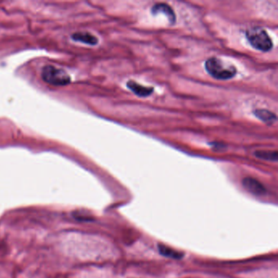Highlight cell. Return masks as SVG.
Listing matches in <instances>:
<instances>
[{
    "mask_svg": "<svg viewBox=\"0 0 278 278\" xmlns=\"http://www.w3.org/2000/svg\"><path fill=\"white\" fill-rule=\"evenodd\" d=\"M257 158L263 160L275 161L277 160V153L276 151H257L254 153Z\"/></svg>",
    "mask_w": 278,
    "mask_h": 278,
    "instance_id": "obj_10",
    "label": "cell"
},
{
    "mask_svg": "<svg viewBox=\"0 0 278 278\" xmlns=\"http://www.w3.org/2000/svg\"><path fill=\"white\" fill-rule=\"evenodd\" d=\"M72 39L77 42L84 43L92 46L98 44V39L89 33H76L72 35Z\"/></svg>",
    "mask_w": 278,
    "mask_h": 278,
    "instance_id": "obj_7",
    "label": "cell"
},
{
    "mask_svg": "<svg viewBox=\"0 0 278 278\" xmlns=\"http://www.w3.org/2000/svg\"><path fill=\"white\" fill-rule=\"evenodd\" d=\"M254 114L257 118L263 121V123H267V125H272L276 120V114L269 110H257L254 112Z\"/></svg>",
    "mask_w": 278,
    "mask_h": 278,
    "instance_id": "obj_8",
    "label": "cell"
},
{
    "mask_svg": "<svg viewBox=\"0 0 278 278\" xmlns=\"http://www.w3.org/2000/svg\"><path fill=\"white\" fill-rule=\"evenodd\" d=\"M158 249H159V252L160 254H162L163 256L170 257V258H181L184 255V254H182L180 252L176 251V250L171 249V248L167 247L164 245H158Z\"/></svg>",
    "mask_w": 278,
    "mask_h": 278,
    "instance_id": "obj_9",
    "label": "cell"
},
{
    "mask_svg": "<svg viewBox=\"0 0 278 278\" xmlns=\"http://www.w3.org/2000/svg\"><path fill=\"white\" fill-rule=\"evenodd\" d=\"M127 86L130 90H132L136 96L140 97H149L153 92V88L144 87L134 81L127 82Z\"/></svg>",
    "mask_w": 278,
    "mask_h": 278,
    "instance_id": "obj_6",
    "label": "cell"
},
{
    "mask_svg": "<svg viewBox=\"0 0 278 278\" xmlns=\"http://www.w3.org/2000/svg\"><path fill=\"white\" fill-rule=\"evenodd\" d=\"M246 38L254 49L262 52H268L272 48V41L265 30L254 27L246 32Z\"/></svg>",
    "mask_w": 278,
    "mask_h": 278,
    "instance_id": "obj_2",
    "label": "cell"
},
{
    "mask_svg": "<svg viewBox=\"0 0 278 278\" xmlns=\"http://www.w3.org/2000/svg\"><path fill=\"white\" fill-rule=\"evenodd\" d=\"M242 184L246 190L254 195L264 194L266 192V188H264L263 184L254 178H245L242 180Z\"/></svg>",
    "mask_w": 278,
    "mask_h": 278,
    "instance_id": "obj_4",
    "label": "cell"
},
{
    "mask_svg": "<svg viewBox=\"0 0 278 278\" xmlns=\"http://www.w3.org/2000/svg\"><path fill=\"white\" fill-rule=\"evenodd\" d=\"M151 12L153 15L163 13L165 15L167 16L169 22H171V25L174 24L175 22V13H174L173 9H171L169 5H165V4H158V5L153 6Z\"/></svg>",
    "mask_w": 278,
    "mask_h": 278,
    "instance_id": "obj_5",
    "label": "cell"
},
{
    "mask_svg": "<svg viewBox=\"0 0 278 278\" xmlns=\"http://www.w3.org/2000/svg\"><path fill=\"white\" fill-rule=\"evenodd\" d=\"M41 76L45 83L53 86H66L71 82L70 76L66 70L54 66H44Z\"/></svg>",
    "mask_w": 278,
    "mask_h": 278,
    "instance_id": "obj_3",
    "label": "cell"
},
{
    "mask_svg": "<svg viewBox=\"0 0 278 278\" xmlns=\"http://www.w3.org/2000/svg\"><path fill=\"white\" fill-rule=\"evenodd\" d=\"M205 68L209 75L219 80L232 79L236 75V70L233 66H227L221 60L211 57L205 63Z\"/></svg>",
    "mask_w": 278,
    "mask_h": 278,
    "instance_id": "obj_1",
    "label": "cell"
}]
</instances>
